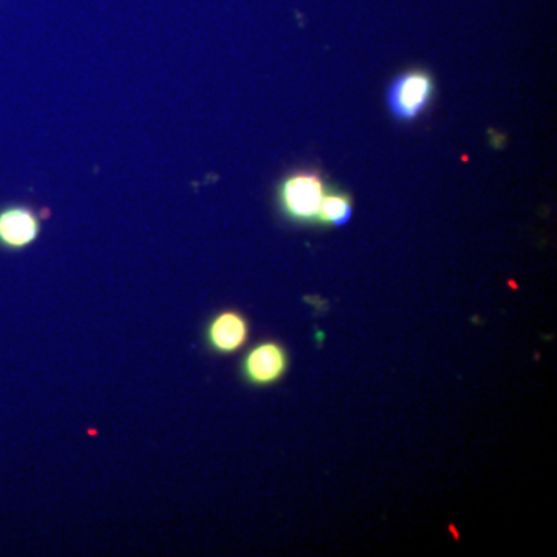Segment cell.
<instances>
[{
	"label": "cell",
	"mask_w": 557,
	"mask_h": 557,
	"mask_svg": "<svg viewBox=\"0 0 557 557\" xmlns=\"http://www.w3.org/2000/svg\"><path fill=\"white\" fill-rule=\"evenodd\" d=\"M435 84L426 70H409L392 81L387 90V106L398 121L417 120L434 98Z\"/></svg>",
	"instance_id": "obj_2"
},
{
	"label": "cell",
	"mask_w": 557,
	"mask_h": 557,
	"mask_svg": "<svg viewBox=\"0 0 557 557\" xmlns=\"http://www.w3.org/2000/svg\"><path fill=\"white\" fill-rule=\"evenodd\" d=\"M325 193L327 185L318 172H296L278 185V209L289 222L317 225L319 208Z\"/></svg>",
	"instance_id": "obj_1"
},
{
	"label": "cell",
	"mask_w": 557,
	"mask_h": 557,
	"mask_svg": "<svg viewBox=\"0 0 557 557\" xmlns=\"http://www.w3.org/2000/svg\"><path fill=\"white\" fill-rule=\"evenodd\" d=\"M289 369L287 348L278 341L263 339L249 348L240 362V375L252 387H271L284 380Z\"/></svg>",
	"instance_id": "obj_3"
},
{
	"label": "cell",
	"mask_w": 557,
	"mask_h": 557,
	"mask_svg": "<svg viewBox=\"0 0 557 557\" xmlns=\"http://www.w3.org/2000/svg\"><path fill=\"white\" fill-rule=\"evenodd\" d=\"M40 234V222L27 207H9L0 211V247L17 251L30 247Z\"/></svg>",
	"instance_id": "obj_5"
},
{
	"label": "cell",
	"mask_w": 557,
	"mask_h": 557,
	"mask_svg": "<svg viewBox=\"0 0 557 557\" xmlns=\"http://www.w3.org/2000/svg\"><path fill=\"white\" fill-rule=\"evenodd\" d=\"M205 344L212 354L228 357L247 346L249 321L237 310H222L209 319L205 325Z\"/></svg>",
	"instance_id": "obj_4"
},
{
	"label": "cell",
	"mask_w": 557,
	"mask_h": 557,
	"mask_svg": "<svg viewBox=\"0 0 557 557\" xmlns=\"http://www.w3.org/2000/svg\"><path fill=\"white\" fill-rule=\"evenodd\" d=\"M351 214H354L351 197L344 190L327 188L319 208L317 225L324 228H338L346 225Z\"/></svg>",
	"instance_id": "obj_6"
}]
</instances>
